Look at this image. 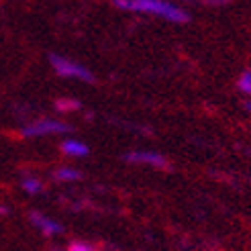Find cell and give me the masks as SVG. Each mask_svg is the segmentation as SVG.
I'll use <instances>...</instances> for the list:
<instances>
[{"label":"cell","instance_id":"6da1fadb","mask_svg":"<svg viewBox=\"0 0 251 251\" xmlns=\"http://www.w3.org/2000/svg\"><path fill=\"white\" fill-rule=\"evenodd\" d=\"M112 4L127 12H141V15H155L170 23H188L190 15L180 4L172 0H112Z\"/></svg>","mask_w":251,"mask_h":251},{"label":"cell","instance_id":"7a4b0ae2","mask_svg":"<svg viewBox=\"0 0 251 251\" xmlns=\"http://www.w3.org/2000/svg\"><path fill=\"white\" fill-rule=\"evenodd\" d=\"M49 64H51L53 72L61 78H72V80H80V82H88V84L94 82V74L86 66L78 64V61H74L70 57H64L59 53H51L49 55Z\"/></svg>","mask_w":251,"mask_h":251},{"label":"cell","instance_id":"3957f363","mask_svg":"<svg viewBox=\"0 0 251 251\" xmlns=\"http://www.w3.org/2000/svg\"><path fill=\"white\" fill-rule=\"evenodd\" d=\"M72 127L64 121L57 119H39L27 127H23V137H45V135H66L70 133Z\"/></svg>","mask_w":251,"mask_h":251},{"label":"cell","instance_id":"277c9868","mask_svg":"<svg viewBox=\"0 0 251 251\" xmlns=\"http://www.w3.org/2000/svg\"><path fill=\"white\" fill-rule=\"evenodd\" d=\"M127 164H139V166H151V168H168L170 159L159 153V151H147V149H139V151H127L123 155Z\"/></svg>","mask_w":251,"mask_h":251},{"label":"cell","instance_id":"5b68a950","mask_svg":"<svg viewBox=\"0 0 251 251\" xmlns=\"http://www.w3.org/2000/svg\"><path fill=\"white\" fill-rule=\"evenodd\" d=\"M31 223H33L43 235H47V237H53V235L64 233V225L57 223V221H53L51 217L43 215V212L33 210V212H31Z\"/></svg>","mask_w":251,"mask_h":251},{"label":"cell","instance_id":"8992f818","mask_svg":"<svg viewBox=\"0 0 251 251\" xmlns=\"http://www.w3.org/2000/svg\"><path fill=\"white\" fill-rule=\"evenodd\" d=\"M61 151H64L66 155H70V157H86L88 153H90V147H88L84 141L70 137V139L61 141Z\"/></svg>","mask_w":251,"mask_h":251},{"label":"cell","instance_id":"52a82bcc","mask_svg":"<svg viewBox=\"0 0 251 251\" xmlns=\"http://www.w3.org/2000/svg\"><path fill=\"white\" fill-rule=\"evenodd\" d=\"M53 178L57 182H64V184H72V182H78L84 178V174L76 168H59L55 174H53Z\"/></svg>","mask_w":251,"mask_h":251},{"label":"cell","instance_id":"ba28073f","mask_svg":"<svg viewBox=\"0 0 251 251\" xmlns=\"http://www.w3.org/2000/svg\"><path fill=\"white\" fill-rule=\"evenodd\" d=\"M21 188H23V190L27 192V194H31V196L43 192V184H41V180H37V178H25V180L21 182Z\"/></svg>","mask_w":251,"mask_h":251},{"label":"cell","instance_id":"9c48e42d","mask_svg":"<svg viewBox=\"0 0 251 251\" xmlns=\"http://www.w3.org/2000/svg\"><path fill=\"white\" fill-rule=\"evenodd\" d=\"M237 86H239V90L247 96H251V70H245L239 80H237Z\"/></svg>","mask_w":251,"mask_h":251},{"label":"cell","instance_id":"30bf717a","mask_svg":"<svg viewBox=\"0 0 251 251\" xmlns=\"http://www.w3.org/2000/svg\"><path fill=\"white\" fill-rule=\"evenodd\" d=\"M55 106H57V110H61V112H70V110L80 108V102H78V100H59Z\"/></svg>","mask_w":251,"mask_h":251},{"label":"cell","instance_id":"8fae6325","mask_svg":"<svg viewBox=\"0 0 251 251\" xmlns=\"http://www.w3.org/2000/svg\"><path fill=\"white\" fill-rule=\"evenodd\" d=\"M68 251H94V247L84 243V241H74V243H70Z\"/></svg>","mask_w":251,"mask_h":251},{"label":"cell","instance_id":"7c38bea8","mask_svg":"<svg viewBox=\"0 0 251 251\" xmlns=\"http://www.w3.org/2000/svg\"><path fill=\"white\" fill-rule=\"evenodd\" d=\"M192 2H202V4H210V6H221V4L231 2V0H192Z\"/></svg>","mask_w":251,"mask_h":251},{"label":"cell","instance_id":"4fadbf2b","mask_svg":"<svg viewBox=\"0 0 251 251\" xmlns=\"http://www.w3.org/2000/svg\"><path fill=\"white\" fill-rule=\"evenodd\" d=\"M6 212H8V208H6L4 204H0V217H4V215H6Z\"/></svg>","mask_w":251,"mask_h":251},{"label":"cell","instance_id":"5bb4252c","mask_svg":"<svg viewBox=\"0 0 251 251\" xmlns=\"http://www.w3.org/2000/svg\"><path fill=\"white\" fill-rule=\"evenodd\" d=\"M245 106H247V110H249V112H251V102H247V104H245Z\"/></svg>","mask_w":251,"mask_h":251}]
</instances>
